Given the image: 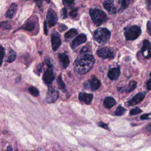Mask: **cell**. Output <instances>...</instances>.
<instances>
[{"mask_svg":"<svg viewBox=\"0 0 151 151\" xmlns=\"http://www.w3.org/2000/svg\"><path fill=\"white\" fill-rule=\"evenodd\" d=\"M98 125H99L100 127H102V128H104V129H105V130H110L108 125H106V124H105V123H103V122H99V124H98Z\"/></svg>","mask_w":151,"mask_h":151,"instance_id":"36","label":"cell"},{"mask_svg":"<svg viewBox=\"0 0 151 151\" xmlns=\"http://www.w3.org/2000/svg\"><path fill=\"white\" fill-rule=\"evenodd\" d=\"M35 28H36V24L35 22L32 21H29L27 23L26 25L23 27V29L29 32H31L34 30Z\"/></svg>","mask_w":151,"mask_h":151,"instance_id":"23","label":"cell"},{"mask_svg":"<svg viewBox=\"0 0 151 151\" xmlns=\"http://www.w3.org/2000/svg\"><path fill=\"white\" fill-rule=\"evenodd\" d=\"M146 94V91L141 92L137 94L128 101L127 102L128 106H133L139 103L145 98Z\"/></svg>","mask_w":151,"mask_h":151,"instance_id":"9","label":"cell"},{"mask_svg":"<svg viewBox=\"0 0 151 151\" xmlns=\"http://www.w3.org/2000/svg\"><path fill=\"white\" fill-rule=\"evenodd\" d=\"M95 62V60L92 55L84 54L75 61L74 71L80 74L87 73L93 67Z\"/></svg>","mask_w":151,"mask_h":151,"instance_id":"1","label":"cell"},{"mask_svg":"<svg viewBox=\"0 0 151 151\" xmlns=\"http://www.w3.org/2000/svg\"><path fill=\"white\" fill-rule=\"evenodd\" d=\"M119 2L120 5V10L121 11H122L125 10L126 8H127L129 5L130 4L128 0H119Z\"/></svg>","mask_w":151,"mask_h":151,"instance_id":"25","label":"cell"},{"mask_svg":"<svg viewBox=\"0 0 151 151\" xmlns=\"http://www.w3.org/2000/svg\"><path fill=\"white\" fill-rule=\"evenodd\" d=\"M0 26L4 29L10 30L11 28V25L8 21H3L0 24Z\"/></svg>","mask_w":151,"mask_h":151,"instance_id":"29","label":"cell"},{"mask_svg":"<svg viewBox=\"0 0 151 151\" xmlns=\"http://www.w3.org/2000/svg\"><path fill=\"white\" fill-rule=\"evenodd\" d=\"M51 42L54 51L58 50L62 44L61 38L58 32L53 30L51 34Z\"/></svg>","mask_w":151,"mask_h":151,"instance_id":"6","label":"cell"},{"mask_svg":"<svg viewBox=\"0 0 151 151\" xmlns=\"http://www.w3.org/2000/svg\"><path fill=\"white\" fill-rule=\"evenodd\" d=\"M44 34L46 35H48L47 25V22H44Z\"/></svg>","mask_w":151,"mask_h":151,"instance_id":"39","label":"cell"},{"mask_svg":"<svg viewBox=\"0 0 151 151\" xmlns=\"http://www.w3.org/2000/svg\"><path fill=\"white\" fill-rule=\"evenodd\" d=\"M137 87V82L133 80L131 81L129 83V85H128L126 87H119L117 88V91L120 93L126 92L130 93L133 91Z\"/></svg>","mask_w":151,"mask_h":151,"instance_id":"15","label":"cell"},{"mask_svg":"<svg viewBox=\"0 0 151 151\" xmlns=\"http://www.w3.org/2000/svg\"><path fill=\"white\" fill-rule=\"evenodd\" d=\"M57 82L59 88L60 89V90H62L64 92H65V91H66V86H65L64 82L63 81L61 75H60L58 77V78H57Z\"/></svg>","mask_w":151,"mask_h":151,"instance_id":"21","label":"cell"},{"mask_svg":"<svg viewBox=\"0 0 151 151\" xmlns=\"http://www.w3.org/2000/svg\"><path fill=\"white\" fill-rule=\"evenodd\" d=\"M97 54L99 57L104 60H111L115 57V54L113 50L110 48L107 47H103L98 50L97 51Z\"/></svg>","mask_w":151,"mask_h":151,"instance_id":"5","label":"cell"},{"mask_svg":"<svg viewBox=\"0 0 151 151\" xmlns=\"http://www.w3.org/2000/svg\"><path fill=\"white\" fill-rule=\"evenodd\" d=\"M147 28L148 31L149 33V34L150 35L151 37V21H149L148 22L147 24Z\"/></svg>","mask_w":151,"mask_h":151,"instance_id":"38","label":"cell"},{"mask_svg":"<svg viewBox=\"0 0 151 151\" xmlns=\"http://www.w3.org/2000/svg\"><path fill=\"white\" fill-rule=\"evenodd\" d=\"M78 8H74V9H73L69 13V15H70L71 17L73 18V19L77 17V15H78Z\"/></svg>","mask_w":151,"mask_h":151,"instance_id":"32","label":"cell"},{"mask_svg":"<svg viewBox=\"0 0 151 151\" xmlns=\"http://www.w3.org/2000/svg\"><path fill=\"white\" fill-rule=\"evenodd\" d=\"M59 97V93L57 90L53 87L49 88L46 98V101L48 103H55Z\"/></svg>","mask_w":151,"mask_h":151,"instance_id":"7","label":"cell"},{"mask_svg":"<svg viewBox=\"0 0 151 151\" xmlns=\"http://www.w3.org/2000/svg\"><path fill=\"white\" fill-rule=\"evenodd\" d=\"M142 111L141 110L139 107L135 108L132 109L130 111V114L131 115H135L138 114H141L142 113Z\"/></svg>","mask_w":151,"mask_h":151,"instance_id":"30","label":"cell"},{"mask_svg":"<svg viewBox=\"0 0 151 151\" xmlns=\"http://www.w3.org/2000/svg\"><path fill=\"white\" fill-rule=\"evenodd\" d=\"M47 20L48 24L50 27L55 26L58 21L57 14L54 10L49 8L47 15Z\"/></svg>","mask_w":151,"mask_h":151,"instance_id":"8","label":"cell"},{"mask_svg":"<svg viewBox=\"0 0 151 151\" xmlns=\"http://www.w3.org/2000/svg\"><path fill=\"white\" fill-rule=\"evenodd\" d=\"M44 1V0H35V1L36 2L37 6L38 7H41L42 5V1Z\"/></svg>","mask_w":151,"mask_h":151,"instance_id":"40","label":"cell"},{"mask_svg":"<svg viewBox=\"0 0 151 151\" xmlns=\"http://www.w3.org/2000/svg\"><path fill=\"white\" fill-rule=\"evenodd\" d=\"M101 85V83L100 81L95 77L93 78L84 84L86 88H89L92 91L98 90L100 87Z\"/></svg>","mask_w":151,"mask_h":151,"instance_id":"12","label":"cell"},{"mask_svg":"<svg viewBox=\"0 0 151 151\" xmlns=\"http://www.w3.org/2000/svg\"><path fill=\"white\" fill-rule=\"evenodd\" d=\"M120 74V70L119 68L115 67L109 70L107 76L111 80H116L117 79L119 78Z\"/></svg>","mask_w":151,"mask_h":151,"instance_id":"18","label":"cell"},{"mask_svg":"<svg viewBox=\"0 0 151 151\" xmlns=\"http://www.w3.org/2000/svg\"><path fill=\"white\" fill-rule=\"evenodd\" d=\"M89 13L92 21L97 26L101 25L107 19L106 13L100 8H91Z\"/></svg>","mask_w":151,"mask_h":151,"instance_id":"2","label":"cell"},{"mask_svg":"<svg viewBox=\"0 0 151 151\" xmlns=\"http://www.w3.org/2000/svg\"><path fill=\"white\" fill-rule=\"evenodd\" d=\"M141 53L147 59H150L151 57V44L148 40H144L143 45L141 48Z\"/></svg>","mask_w":151,"mask_h":151,"instance_id":"13","label":"cell"},{"mask_svg":"<svg viewBox=\"0 0 151 151\" xmlns=\"http://www.w3.org/2000/svg\"><path fill=\"white\" fill-rule=\"evenodd\" d=\"M5 53V49L1 45H0V66L1 65L3 62Z\"/></svg>","mask_w":151,"mask_h":151,"instance_id":"31","label":"cell"},{"mask_svg":"<svg viewBox=\"0 0 151 151\" xmlns=\"http://www.w3.org/2000/svg\"><path fill=\"white\" fill-rule=\"evenodd\" d=\"M111 33L106 28H99L94 34V38L99 44H104L109 41Z\"/></svg>","mask_w":151,"mask_h":151,"instance_id":"3","label":"cell"},{"mask_svg":"<svg viewBox=\"0 0 151 151\" xmlns=\"http://www.w3.org/2000/svg\"><path fill=\"white\" fill-rule=\"evenodd\" d=\"M61 66L63 68H67L70 63L69 56L65 53H60L58 55Z\"/></svg>","mask_w":151,"mask_h":151,"instance_id":"17","label":"cell"},{"mask_svg":"<svg viewBox=\"0 0 151 151\" xmlns=\"http://www.w3.org/2000/svg\"><path fill=\"white\" fill-rule=\"evenodd\" d=\"M129 1H130V3H131L134 1V0H128Z\"/></svg>","mask_w":151,"mask_h":151,"instance_id":"44","label":"cell"},{"mask_svg":"<svg viewBox=\"0 0 151 151\" xmlns=\"http://www.w3.org/2000/svg\"><path fill=\"white\" fill-rule=\"evenodd\" d=\"M93 96L91 94L80 93L79 95V99L85 104L90 105L93 99Z\"/></svg>","mask_w":151,"mask_h":151,"instance_id":"16","label":"cell"},{"mask_svg":"<svg viewBox=\"0 0 151 151\" xmlns=\"http://www.w3.org/2000/svg\"><path fill=\"white\" fill-rule=\"evenodd\" d=\"M7 150L8 151H12V149L11 147L8 146L7 148Z\"/></svg>","mask_w":151,"mask_h":151,"instance_id":"43","label":"cell"},{"mask_svg":"<svg viewBox=\"0 0 151 151\" xmlns=\"http://www.w3.org/2000/svg\"><path fill=\"white\" fill-rule=\"evenodd\" d=\"M126 111V109L123 107L121 105H120L118 106V107H117V109L116 111L115 114L117 116H122L125 114Z\"/></svg>","mask_w":151,"mask_h":151,"instance_id":"26","label":"cell"},{"mask_svg":"<svg viewBox=\"0 0 151 151\" xmlns=\"http://www.w3.org/2000/svg\"><path fill=\"white\" fill-rule=\"evenodd\" d=\"M67 9L66 8L62 9L61 11V17L62 19H65L67 17Z\"/></svg>","mask_w":151,"mask_h":151,"instance_id":"33","label":"cell"},{"mask_svg":"<svg viewBox=\"0 0 151 151\" xmlns=\"http://www.w3.org/2000/svg\"><path fill=\"white\" fill-rule=\"evenodd\" d=\"M87 40L86 35L81 33L77 36L72 41L71 44V47L72 49L74 50L81 44L85 43Z\"/></svg>","mask_w":151,"mask_h":151,"instance_id":"11","label":"cell"},{"mask_svg":"<svg viewBox=\"0 0 151 151\" xmlns=\"http://www.w3.org/2000/svg\"><path fill=\"white\" fill-rule=\"evenodd\" d=\"M146 129L148 131L151 132V122L147 125Z\"/></svg>","mask_w":151,"mask_h":151,"instance_id":"42","label":"cell"},{"mask_svg":"<svg viewBox=\"0 0 151 151\" xmlns=\"http://www.w3.org/2000/svg\"><path fill=\"white\" fill-rule=\"evenodd\" d=\"M16 55L15 51L13 50H11L10 52V55L7 61L8 63H12L16 60Z\"/></svg>","mask_w":151,"mask_h":151,"instance_id":"27","label":"cell"},{"mask_svg":"<svg viewBox=\"0 0 151 151\" xmlns=\"http://www.w3.org/2000/svg\"><path fill=\"white\" fill-rule=\"evenodd\" d=\"M147 88L148 91L151 90V73L150 74V78L146 82Z\"/></svg>","mask_w":151,"mask_h":151,"instance_id":"37","label":"cell"},{"mask_svg":"<svg viewBox=\"0 0 151 151\" xmlns=\"http://www.w3.org/2000/svg\"><path fill=\"white\" fill-rule=\"evenodd\" d=\"M46 1H47L48 2V3H49V2H50V1H51V0H46Z\"/></svg>","mask_w":151,"mask_h":151,"instance_id":"45","label":"cell"},{"mask_svg":"<svg viewBox=\"0 0 151 151\" xmlns=\"http://www.w3.org/2000/svg\"><path fill=\"white\" fill-rule=\"evenodd\" d=\"M62 3L67 8H72L75 6L74 0H62Z\"/></svg>","mask_w":151,"mask_h":151,"instance_id":"24","label":"cell"},{"mask_svg":"<svg viewBox=\"0 0 151 151\" xmlns=\"http://www.w3.org/2000/svg\"><path fill=\"white\" fill-rule=\"evenodd\" d=\"M140 118H141V119L142 120L151 119V113L142 115L140 117Z\"/></svg>","mask_w":151,"mask_h":151,"instance_id":"34","label":"cell"},{"mask_svg":"<svg viewBox=\"0 0 151 151\" xmlns=\"http://www.w3.org/2000/svg\"><path fill=\"white\" fill-rule=\"evenodd\" d=\"M17 8V5L15 3H12L11 5L10 8L6 13V17L10 19H12L14 13L16 11Z\"/></svg>","mask_w":151,"mask_h":151,"instance_id":"20","label":"cell"},{"mask_svg":"<svg viewBox=\"0 0 151 151\" xmlns=\"http://www.w3.org/2000/svg\"><path fill=\"white\" fill-rule=\"evenodd\" d=\"M67 28H67V26L64 24H59L58 25V29L60 32H64L65 30H67Z\"/></svg>","mask_w":151,"mask_h":151,"instance_id":"35","label":"cell"},{"mask_svg":"<svg viewBox=\"0 0 151 151\" xmlns=\"http://www.w3.org/2000/svg\"><path fill=\"white\" fill-rule=\"evenodd\" d=\"M116 102L113 98L107 97L104 99V105L105 107L107 109H110L116 104Z\"/></svg>","mask_w":151,"mask_h":151,"instance_id":"19","label":"cell"},{"mask_svg":"<svg viewBox=\"0 0 151 151\" xmlns=\"http://www.w3.org/2000/svg\"><path fill=\"white\" fill-rule=\"evenodd\" d=\"M103 6L109 14L112 15L116 13V8L114 5L113 0H106L104 2Z\"/></svg>","mask_w":151,"mask_h":151,"instance_id":"14","label":"cell"},{"mask_svg":"<svg viewBox=\"0 0 151 151\" xmlns=\"http://www.w3.org/2000/svg\"><path fill=\"white\" fill-rule=\"evenodd\" d=\"M147 4L148 8H151V0H147Z\"/></svg>","mask_w":151,"mask_h":151,"instance_id":"41","label":"cell"},{"mask_svg":"<svg viewBox=\"0 0 151 151\" xmlns=\"http://www.w3.org/2000/svg\"><path fill=\"white\" fill-rule=\"evenodd\" d=\"M29 91L32 95L34 97H37L39 94V91L35 87H30L29 88Z\"/></svg>","mask_w":151,"mask_h":151,"instance_id":"28","label":"cell"},{"mask_svg":"<svg viewBox=\"0 0 151 151\" xmlns=\"http://www.w3.org/2000/svg\"><path fill=\"white\" fill-rule=\"evenodd\" d=\"M78 32L75 28H72L68 31L65 34V37L66 39H71L75 37L78 34Z\"/></svg>","mask_w":151,"mask_h":151,"instance_id":"22","label":"cell"},{"mask_svg":"<svg viewBox=\"0 0 151 151\" xmlns=\"http://www.w3.org/2000/svg\"><path fill=\"white\" fill-rule=\"evenodd\" d=\"M51 67H48L44 72L43 79L44 82L47 85H50L55 79V75Z\"/></svg>","mask_w":151,"mask_h":151,"instance_id":"10","label":"cell"},{"mask_svg":"<svg viewBox=\"0 0 151 151\" xmlns=\"http://www.w3.org/2000/svg\"><path fill=\"white\" fill-rule=\"evenodd\" d=\"M141 34V29L137 25H132L125 29L124 35L126 39L128 40H135L139 37Z\"/></svg>","mask_w":151,"mask_h":151,"instance_id":"4","label":"cell"}]
</instances>
